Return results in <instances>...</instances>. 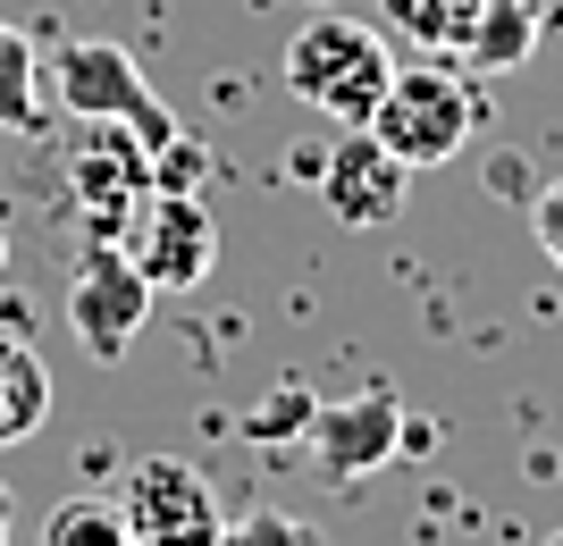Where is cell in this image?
I'll return each mask as SVG.
<instances>
[{
    "label": "cell",
    "mask_w": 563,
    "mask_h": 546,
    "mask_svg": "<svg viewBox=\"0 0 563 546\" xmlns=\"http://www.w3.org/2000/svg\"><path fill=\"white\" fill-rule=\"evenodd\" d=\"M387 76H396V51L362 18H311V25H295V43H286V93L311 101V110L336 119V126L371 119L378 93H387Z\"/></svg>",
    "instance_id": "obj_1"
},
{
    "label": "cell",
    "mask_w": 563,
    "mask_h": 546,
    "mask_svg": "<svg viewBox=\"0 0 563 546\" xmlns=\"http://www.w3.org/2000/svg\"><path fill=\"white\" fill-rule=\"evenodd\" d=\"M362 126H371L404 168H446L471 143V126H479V93H471V76L421 59V68L387 76V93H378V110Z\"/></svg>",
    "instance_id": "obj_2"
},
{
    "label": "cell",
    "mask_w": 563,
    "mask_h": 546,
    "mask_svg": "<svg viewBox=\"0 0 563 546\" xmlns=\"http://www.w3.org/2000/svg\"><path fill=\"white\" fill-rule=\"evenodd\" d=\"M51 101L76 110L85 126H93V119L101 126H126V135H143L152 152L177 135V110L143 85L135 51H118V43H68L59 59H51Z\"/></svg>",
    "instance_id": "obj_3"
},
{
    "label": "cell",
    "mask_w": 563,
    "mask_h": 546,
    "mask_svg": "<svg viewBox=\"0 0 563 546\" xmlns=\"http://www.w3.org/2000/svg\"><path fill=\"white\" fill-rule=\"evenodd\" d=\"M118 522H126V538L135 546H211L219 538V488L194 463H177V454H143L135 471L118 479Z\"/></svg>",
    "instance_id": "obj_4"
},
{
    "label": "cell",
    "mask_w": 563,
    "mask_h": 546,
    "mask_svg": "<svg viewBox=\"0 0 563 546\" xmlns=\"http://www.w3.org/2000/svg\"><path fill=\"white\" fill-rule=\"evenodd\" d=\"M126 236V261L152 278V294H186V286L211 278L219 261V227L194 193H143V211L118 227Z\"/></svg>",
    "instance_id": "obj_5"
},
{
    "label": "cell",
    "mask_w": 563,
    "mask_h": 546,
    "mask_svg": "<svg viewBox=\"0 0 563 546\" xmlns=\"http://www.w3.org/2000/svg\"><path fill=\"white\" fill-rule=\"evenodd\" d=\"M311 186H320V202H329V219H336V227L371 236V227H396V219H404L412 168H404L396 152H387V143L371 135V126H345V143H336V152H320Z\"/></svg>",
    "instance_id": "obj_6"
},
{
    "label": "cell",
    "mask_w": 563,
    "mask_h": 546,
    "mask_svg": "<svg viewBox=\"0 0 563 546\" xmlns=\"http://www.w3.org/2000/svg\"><path fill=\"white\" fill-rule=\"evenodd\" d=\"M143 320H152V278L126 261V244H101L93 261L76 269V286H68L76 345H85L93 361H126V345L143 336Z\"/></svg>",
    "instance_id": "obj_7"
},
{
    "label": "cell",
    "mask_w": 563,
    "mask_h": 546,
    "mask_svg": "<svg viewBox=\"0 0 563 546\" xmlns=\"http://www.w3.org/2000/svg\"><path fill=\"white\" fill-rule=\"evenodd\" d=\"M311 463H320V479H371L378 463H396L404 454V395L396 387H362V395H345V404H311Z\"/></svg>",
    "instance_id": "obj_8"
},
{
    "label": "cell",
    "mask_w": 563,
    "mask_h": 546,
    "mask_svg": "<svg viewBox=\"0 0 563 546\" xmlns=\"http://www.w3.org/2000/svg\"><path fill=\"white\" fill-rule=\"evenodd\" d=\"M68 186H76V202L93 211V227L118 236V227L143 211V193H152V143L93 119V135L76 143V160H68Z\"/></svg>",
    "instance_id": "obj_9"
},
{
    "label": "cell",
    "mask_w": 563,
    "mask_h": 546,
    "mask_svg": "<svg viewBox=\"0 0 563 546\" xmlns=\"http://www.w3.org/2000/svg\"><path fill=\"white\" fill-rule=\"evenodd\" d=\"M51 110H59V101H51V76H43V59H34V43L0 18V135H43Z\"/></svg>",
    "instance_id": "obj_10"
},
{
    "label": "cell",
    "mask_w": 563,
    "mask_h": 546,
    "mask_svg": "<svg viewBox=\"0 0 563 546\" xmlns=\"http://www.w3.org/2000/svg\"><path fill=\"white\" fill-rule=\"evenodd\" d=\"M51 421V370L25 336L0 328V446H25Z\"/></svg>",
    "instance_id": "obj_11"
},
{
    "label": "cell",
    "mask_w": 563,
    "mask_h": 546,
    "mask_svg": "<svg viewBox=\"0 0 563 546\" xmlns=\"http://www.w3.org/2000/svg\"><path fill=\"white\" fill-rule=\"evenodd\" d=\"M547 25H555L547 0H488L479 25H471V43H463V59H471V68H521V59L539 51Z\"/></svg>",
    "instance_id": "obj_12"
},
{
    "label": "cell",
    "mask_w": 563,
    "mask_h": 546,
    "mask_svg": "<svg viewBox=\"0 0 563 546\" xmlns=\"http://www.w3.org/2000/svg\"><path fill=\"white\" fill-rule=\"evenodd\" d=\"M479 9L488 0H378V18L396 25V34H412V43H429V51H463Z\"/></svg>",
    "instance_id": "obj_13"
},
{
    "label": "cell",
    "mask_w": 563,
    "mask_h": 546,
    "mask_svg": "<svg viewBox=\"0 0 563 546\" xmlns=\"http://www.w3.org/2000/svg\"><path fill=\"white\" fill-rule=\"evenodd\" d=\"M43 546H135V538H126L110 497H68V504H51Z\"/></svg>",
    "instance_id": "obj_14"
},
{
    "label": "cell",
    "mask_w": 563,
    "mask_h": 546,
    "mask_svg": "<svg viewBox=\"0 0 563 546\" xmlns=\"http://www.w3.org/2000/svg\"><path fill=\"white\" fill-rule=\"evenodd\" d=\"M311 404H320V395H311L303 379H278L253 412H244V437H261V446H286V437H303V428H311Z\"/></svg>",
    "instance_id": "obj_15"
},
{
    "label": "cell",
    "mask_w": 563,
    "mask_h": 546,
    "mask_svg": "<svg viewBox=\"0 0 563 546\" xmlns=\"http://www.w3.org/2000/svg\"><path fill=\"white\" fill-rule=\"evenodd\" d=\"M211 546H329L311 522H295V513H244V522H219Z\"/></svg>",
    "instance_id": "obj_16"
},
{
    "label": "cell",
    "mask_w": 563,
    "mask_h": 546,
    "mask_svg": "<svg viewBox=\"0 0 563 546\" xmlns=\"http://www.w3.org/2000/svg\"><path fill=\"white\" fill-rule=\"evenodd\" d=\"M530 236H539V253L563 269V177H555V186H539V202H530Z\"/></svg>",
    "instance_id": "obj_17"
},
{
    "label": "cell",
    "mask_w": 563,
    "mask_h": 546,
    "mask_svg": "<svg viewBox=\"0 0 563 546\" xmlns=\"http://www.w3.org/2000/svg\"><path fill=\"white\" fill-rule=\"evenodd\" d=\"M9 522H18V504H9V488H0V546H9Z\"/></svg>",
    "instance_id": "obj_18"
},
{
    "label": "cell",
    "mask_w": 563,
    "mask_h": 546,
    "mask_svg": "<svg viewBox=\"0 0 563 546\" xmlns=\"http://www.w3.org/2000/svg\"><path fill=\"white\" fill-rule=\"evenodd\" d=\"M0 269H9V236H0Z\"/></svg>",
    "instance_id": "obj_19"
},
{
    "label": "cell",
    "mask_w": 563,
    "mask_h": 546,
    "mask_svg": "<svg viewBox=\"0 0 563 546\" xmlns=\"http://www.w3.org/2000/svg\"><path fill=\"white\" fill-rule=\"evenodd\" d=\"M547 546H563V530H555V538H547Z\"/></svg>",
    "instance_id": "obj_20"
},
{
    "label": "cell",
    "mask_w": 563,
    "mask_h": 546,
    "mask_svg": "<svg viewBox=\"0 0 563 546\" xmlns=\"http://www.w3.org/2000/svg\"><path fill=\"white\" fill-rule=\"evenodd\" d=\"M320 9H329V0H320Z\"/></svg>",
    "instance_id": "obj_21"
}]
</instances>
